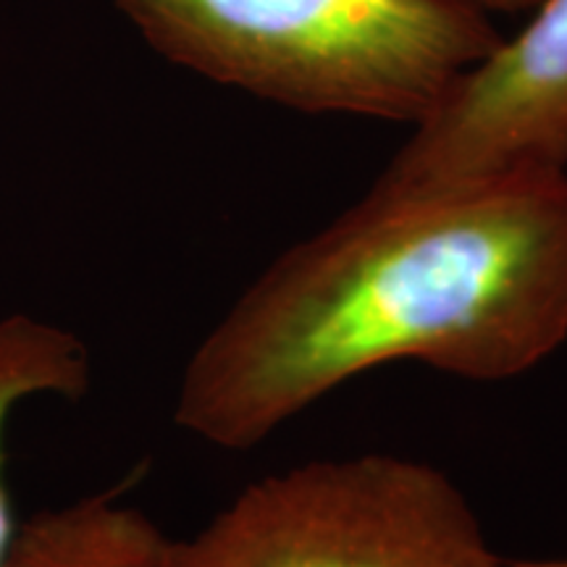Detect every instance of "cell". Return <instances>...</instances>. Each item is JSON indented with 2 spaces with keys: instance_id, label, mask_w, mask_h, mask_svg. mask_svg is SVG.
Segmentation results:
<instances>
[{
  "instance_id": "1",
  "label": "cell",
  "mask_w": 567,
  "mask_h": 567,
  "mask_svg": "<svg viewBox=\"0 0 567 567\" xmlns=\"http://www.w3.org/2000/svg\"><path fill=\"white\" fill-rule=\"evenodd\" d=\"M567 339V172L373 195L279 255L203 339L176 423L250 450L354 375L505 381Z\"/></svg>"
},
{
  "instance_id": "2",
  "label": "cell",
  "mask_w": 567,
  "mask_h": 567,
  "mask_svg": "<svg viewBox=\"0 0 567 567\" xmlns=\"http://www.w3.org/2000/svg\"><path fill=\"white\" fill-rule=\"evenodd\" d=\"M168 61L305 113L415 126L502 42L465 0H116Z\"/></svg>"
},
{
  "instance_id": "3",
  "label": "cell",
  "mask_w": 567,
  "mask_h": 567,
  "mask_svg": "<svg viewBox=\"0 0 567 567\" xmlns=\"http://www.w3.org/2000/svg\"><path fill=\"white\" fill-rule=\"evenodd\" d=\"M174 567H507L465 494L394 455L316 460L247 486Z\"/></svg>"
},
{
  "instance_id": "4",
  "label": "cell",
  "mask_w": 567,
  "mask_h": 567,
  "mask_svg": "<svg viewBox=\"0 0 567 567\" xmlns=\"http://www.w3.org/2000/svg\"><path fill=\"white\" fill-rule=\"evenodd\" d=\"M567 172V0L467 69L396 151L373 195H431Z\"/></svg>"
},
{
  "instance_id": "5",
  "label": "cell",
  "mask_w": 567,
  "mask_h": 567,
  "mask_svg": "<svg viewBox=\"0 0 567 567\" xmlns=\"http://www.w3.org/2000/svg\"><path fill=\"white\" fill-rule=\"evenodd\" d=\"M3 567H174L172 538L137 509L92 496L30 517Z\"/></svg>"
},
{
  "instance_id": "6",
  "label": "cell",
  "mask_w": 567,
  "mask_h": 567,
  "mask_svg": "<svg viewBox=\"0 0 567 567\" xmlns=\"http://www.w3.org/2000/svg\"><path fill=\"white\" fill-rule=\"evenodd\" d=\"M90 386L84 344L59 326L30 316L0 318V567L13 542L9 492H6V429L30 396L55 394L76 400Z\"/></svg>"
},
{
  "instance_id": "7",
  "label": "cell",
  "mask_w": 567,
  "mask_h": 567,
  "mask_svg": "<svg viewBox=\"0 0 567 567\" xmlns=\"http://www.w3.org/2000/svg\"><path fill=\"white\" fill-rule=\"evenodd\" d=\"M467 6L473 9L492 13V11H523V9H534L538 0H465Z\"/></svg>"
},
{
  "instance_id": "8",
  "label": "cell",
  "mask_w": 567,
  "mask_h": 567,
  "mask_svg": "<svg viewBox=\"0 0 567 567\" xmlns=\"http://www.w3.org/2000/svg\"><path fill=\"white\" fill-rule=\"evenodd\" d=\"M507 567H567V557L557 559H513Z\"/></svg>"
}]
</instances>
